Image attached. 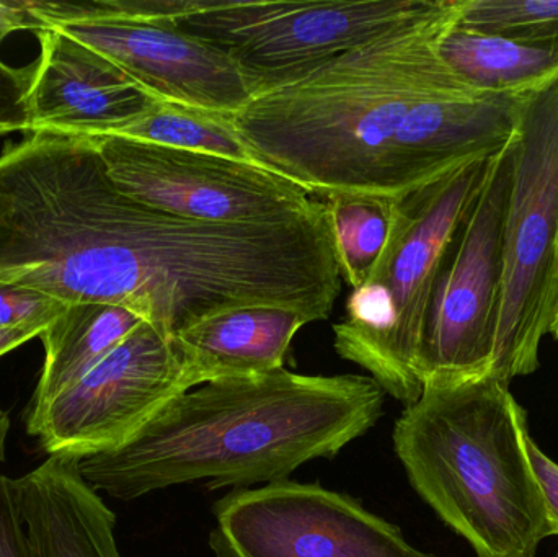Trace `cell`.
Segmentation results:
<instances>
[{"instance_id": "13", "label": "cell", "mask_w": 558, "mask_h": 557, "mask_svg": "<svg viewBox=\"0 0 558 557\" xmlns=\"http://www.w3.org/2000/svg\"><path fill=\"white\" fill-rule=\"evenodd\" d=\"M12 489L32 557H121L114 513L85 483L77 461L49 457L12 477Z\"/></svg>"}, {"instance_id": "15", "label": "cell", "mask_w": 558, "mask_h": 557, "mask_svg": "<svg viewBox=\"0 0 558 557\" xmlns=\"http://www.w3.org/2000/svg\"><path fill=\"white\" fill-rule=\"evenodd\" d=\"M143 323L133 311L117 304H68L41 334L45 365L32 409L41 408L87 375Z\"/></svg>"}, {"instance_id": "19", "label": "cell", "mask_w": 558, "mask_h": 557, "mask_svg": "<svg viewBox=\"0 0 558 557\" xmlns=\"http://www.w3.org/2000/svg\"><path fill=\"white\" fill-rule=\"evenodd\" d=\"M458 25L530 45H556L558 0H462Z\"/></svg>"}, {"instance_id": "14", "label": "cell", "mask_w": 558, "mask_h": 557, "mask_svg": "<svg viewBox=\"0 0 558 557\" xmlns=\"http://www.w3.org/2000/svg\"><path fill=\"white\" fill-rule=\"evenodd\" d=\"M307 324L308 317L286 307H234L198 320L172 340L199 386L284 368L295 334Z\"/></svg>"}, {"instance_id": "21", "label": "cell", "mask_w": 558, "mask_h": 557, "mask_svg": "<svg viewBox=\"0 0 558 557\" xmlns=\"http://www.w3.org/2000/svg\"><path fill=\"white\" fill-rule=\"evenodd\" d=\"M35 64L12 68L0 59V136L32 133L28 90Z\"/></svg>"}, {"instance_id": "22", "label": "cell", "mask_w": 558, "mask_h": 557, "mask_svg": "<svg viewBox=\"0 0 558 557\" xmlns=\"http://www.w3.org/2000/svg\"><path fill=\"white\" fill-rule=\"evenodd\" d=\"M0 557H32L13 497L12 477L0 474Z\"/></svg>"}, {"instance_id": "18", "label": "cell", "mask_w": 558, "mask_h": 557, "mask_svg": "<svg viewBox=\"0 0 558 557\" xmlns=\"http://www.w3.org/2000/svg\"><path fill=\"white\" fill-rule=\"evenodd\" d=\"M341 280L354 290L373 274L389 242L397 199L366 193L325 196Z\"/></svg>"}, {"instance_id": "12", "label": "cell", "mask_w": 558, "mask_h": 557, "mask_svg": "<svg viewBox=\"0 0 558 557\" xmlns=\"http://www.w3.org/2000/svg\"><path fill=\"white\" fill-rule=\"evenodd\" d=\"M36 36L41 55L28 90L32 133L118 136L159 104L123 69L62 29L46 26Z\"/></svg>"}, {"instance_id": "3", "label": "cell", "mask_w": 558, "mask_h": 557, "mask_svg": "<svg viewBox=\"0 0 558 557\" xmlns=\"http://www.w3.org/2000/svg\"><path fill=\"white\" fill-rule=\"evenodd\" d=\"M526 411L494 376L425 388L393 427L413 489L477 557H536L550 536Z\"/></svg>"}, {"instance_id": "20", "label": "cell", "mask_w": 558, "mask_h": 557, "mask_svg": "<svg viewBox=\"0 0 558 557\" xmlns=\"http://www.w3.org/2000/svg\"><path fill=\"white\" fill-rule=\"evenodd\" d=\"M68 304L32 288L0 283V327L46 329Z\"/></svg>"}, {"instance_id": "1", "label": "cell", "mask_w": 558, "mask_h": 557, "mask_svg": "<svg viewBox=\"0 0 558 557\" xmlns=\"http://www.w3.org/2000/svg\"><path fill=\"white\" fill-rule=\"evenodd\" d=\"M462 0L258 92L235 128L275 172L312 196L400 199L517 133L526 95H484L442 61Z\"/></svg>"}, {"instance_id": "5", "label": "cell", "mask_w": 558, "mask_h": 557, "mask_svg": "<svg viewBox=\"0 0 558 557\" xmlns=\"http://www.w3.org/2000/svg\"><path fill=\"white\" fill-rule=\"evenodd\" d=\"M513 147L492 372L508 385L537 372L558 313V75L524 97Z\"/></svg>"}, {"instance_id": "24", "label": "cell", "mask_w": 558, "mask_h": 557, "mask_svg": "<svg viewBox=\"0 0 558 557\" xmlns=\"http://www.w3.org/2000/svg\"><path fill=\"white\" fill-rule=\"evenodd\" d=\"M20 29H33L32 19H29L26 10L23 9L22 2H0V45L7 36Z\"/></svg>"}, {"instance_id": "10", "label": "cell", "mask_w": 558, "mask_h": 557, "mask_svg": "<svg viewBox=\"0 0 558 557\" xmlns=\"http://www.w3.org/2000/svg\"><path fill=\"white\" fill-rule=\"evenodd\" d=\"M216 557H436L347 494L286 480L216 502Z\"/></svg>"}, {"instance_id": "11", "label": "cell", "mask_w": 558, "mask_h": 557, "mask_svg": "<svg viewBox=\"0 0 558 557\" xmlns=\"http://www.w3.org/2000/svg\"><path fill=\"white\" fill-rule=\"evenodd\" d=\"M113 182L160 211L208 222H262L312 211V198L275 170L121 136L92 137Z\"/></svg>"}, {"instance_id": "23", "label": "cell", "mask_w": 558, "mask_h": 557, "mask_svg": "<svg viewBox=\"0 0 558 557\" xmlns=\"http://www.w3.org/2000/svg\"><path fill=\"white\" fill-rule=\"evenodd\" d=\"M526 451L543 494L550 536H558V464L541 450L531 434L526 437Z\"/></svg>"}, {"instance_id": "6", "label": "cell", "mask_w": 558, "mask_h": 557, "mask_svg": "<svg viewBox=\"0 0 558 557\" xmlns=\"http://www.w3.org/2000/svg\"><path fill=\"white\" fill-rule=\"evenodd\" d=\"M441 0H173L166 20L221 49L252 97L432 13Z\"/></svg>"}, {"instance_id": "27", "label": "cell", "mask_w": 558, "mask_h": 557, "mask_svg": "<svg viewBox=\"0 0 558 557\" xmlns=\"http://www.w3.org/2000/svg\"><path fill=\"white\" fill-rule=\"evenodd\" d=\"M550 334H553L554 339H556L558 342V313L556 316V320H554L553 329H550Z\"/></svg>"}, {"instance_id": "8", "label": "cell", "mask_w": 558, "mask_h": 557, "mask_svg": "<svg viewBox=\"0 0 558 557\" xmlns=\"http://www.w3.org/2000/svg\"><path fill=\"white\" fill-rule=\"evenodd\" d=\"M39 28L54 26L123 69L169 104L235 114L252 90L239 65L221 49L147 15L141 0L25 2Z\"/></svg>"}, {"instance_id": "16", "label": "cell", "mask_w": 558, "mask_h": 557, "mask_svg": "<svg viewBox=\"0 0 558 557\" xmlns=\"http://www.w3.org/2000/svg\"><path fill=\"white\" fill-rule=\"evenodd\" d=\"M439 56L484 95H526L558 75V43L530 45L458 25L438 43Z\"/></svg>"}, {"instance_id": "25", "label": "cell", "mask_w": 558, "mask_h": 557, "mask_svg": "<svg viewBox=\"0 0 558 557\" xmlns=\"http://www.w3.org/2000/svg\"><path fill=\"white\" fill-rule=\"evenodd\" d=\"M43 332L45 329L41 327H0V356L19 349L35 337H41Z\"/></svg>"}, {"instance_id": "9", "label": "cell", "mask_w": 558, "mask_h": 557, "mask_svg": "<svg viewBox=\"0 0 558 557\" xmlns=\"http://www.w3.org/2000/svg\"><path fill=\"white\" fill-rule=\"evenodd\" d=\"M196 388L172 337L134 329L87 375L28 415L49 457L84 460L126 444L160 408Z\"/></svg>"}, {"instance_id": "4", "label": "cell", "mask_w": 558, "mask_h": 557, "mask_svg": "<svg viewBox=\"0 0 558 557\" xmlns=\"http://www.w3.org/2000/svg\"><path fill=\"white\" fill-rule=\"evenodd\" d=\"M488 159L472 160L397 199L379 264L351 290L333 324V347L387 396L412 405L423 392L420 355L442 258L484 185Z\"/></svg>"}, {"instance_id": "2", "label": "cell", "mask_w": 558, "mask_h": 557, "mask_svg": "<svg viewBox=\"0 0 558 557\" xmlns=\"http://www.w3.org/2000/svg\"><path fill=\"white\" fill-rule=\"evenodd\" d=\"M386 398L369 375L279 368L216 379L177 396L126 444L78 460L77 470L118 500L192 483L211 491L279 483L367 434Z\"/></svg>"}, {"instance_id": "7", "label": "cell", "mask_w": 558, "mask_h": 557, "mask_svg": "<svg viewBox=\"0 0 558 557\" xmlns=\"http://www.w3.org/2000/svg\"><path fill=\"white\" fill-rule=\"evenodd\" d=\"M513 137L490 157L484 185L442 258L420 355L423 389L475 382L494 372Z\"/></svg>"}, {"instance_id": "26", "label": "cell", "mask_w": 558, "mask_h": 557, "mask_svg": "<svg viewBox=\"0 0 558 557\" xmlns=\"http://www.w3.org/2000/svg\"><path fill=\"white\" fill-rule=\"evenodd\" d=\"M10 421L9 415L5 412L0 411V463L3 461V455H5L7 437H9Z\"/></svg>"}, {"instance_id": "17", "label": "cell", "mask_w": 558, "mask_h": 557, "mask_svg": "<svg viewBox=\"0 0 558 557\" xmlns=\"http://www.w3.org/2000/svg\"><path fill=\"white\" fill-rule=\"evenodd\" d=\"M118 136L172 149L229 157L270 169L242 137L232 114L159 101ZM271 170V169H270Z\"/></svg>"}]
</instances>
